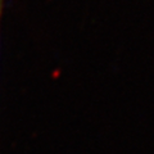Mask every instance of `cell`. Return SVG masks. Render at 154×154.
Masks as SVG:
<instances>
[{
	"label": "cell",
	"mask_w": 154,
	"mask_h": 154,
	"mask_svg": "<svg viewBox=\"0 0 154 154\" xmlns=\"http://www.w3.org/2000/svg\"><path fill=\"white\" fill-rule=\"evenodd\" d=\"M3 8H4V0H0V22H2V16H3Z\"/></svg>",
	"instance_id": "cell-1"
}]
</instances>
